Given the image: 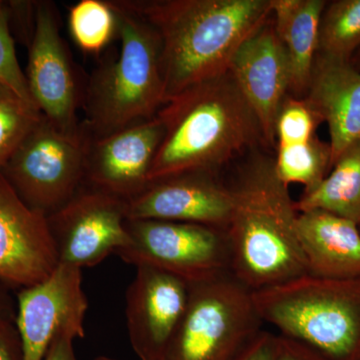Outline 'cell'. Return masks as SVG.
Returning <instances> with one entry per match:
<instances>
[{
    "label": "cell",
    "instance_id": "obj_1",
    "mask_svg": "<svg viewBox=\"0 0 360 360\" xmlns=\"http://www.w3.org/2000/svg\"><path fill=\"white\" fill-rule=\"evenodd\" d=\"M155 28L168 98L229 72L238 47L271 15L270 0H122Z\"/></svg>",
    "mask_w": 360,
    "mask_h": 360
},
{
    "label": "cell",
    "instance_id": "obj_2",
    "mask_svg": "<svg viewBox=\"0 0 360 360\" xmlns=\"http://www.w3.org/2000/svg\"><path fill=\"white\" fill-rule=\"evenodd\" d=\"M163 134L149 184L175 175L220 169L264 142L257 116L227 72L170 97L158 111Z\"/></svg>",
    "mask_w": 360,
    "mask_h": 360
},
{
    "label": "cell",
    "instance_id": "obj_3",
    "mask_svg": "<svg viewBox=\"0 0 360 360\" xmlns=\"http://www.w3.org/2000/svg\"><path fill=\"white\" fill-rule=\"evenodd\" d=\"M227 186L232 206L224 232L231 274L251 291L307 274L298 212L274 158L255 155Z\"/></svg>",
    "mask_w": 360,
    "mask_h": 360
},
{
    "label": "cell",
    "instance_id": "obj_4",
    "mask_svg": "<svg viewBox=\"0 0 360 360\" xmlns=\"http://www.w3.org/2000/svg\"><path fill=\"white\" fill-rule=\"evenodd\" d=\"M108 2L115 11L120 49L101 61L86 80L82 129L89 139L151 120L165 103L158 32L122 0Z\"/></svg>",
    "mask_w": 360,
    "mask_h": 360
},
{
    "label": "cell",
    "instance_id": "obj_5",
    "mask_svg": "<svg viewBox=\"0 0 360 360\" xmlns=\"http://www.w3.org/2000/svg\"><path fill=\"white\" fill-rule=\"evenodd\" d=\"M262 322L328 360H360V278L303 274L252 291Z\"/></svg>",
    "mask_w": 360,
    "mask_h": 360
},
{
    "label": "cell",
    "instance_id": "obj_6",
    "mask_svg": "<svg viewBox=\"0 0 360 360\" xmlns=\"http://www.w3.org/2000/svg\"><path fill=\"white\" fill-rule=\"evenodd\" d=\"M262 326L252 291L231 271L189 283L186 311L161 360H231Z\"/></svg>",
    "mask_w": 360,
    "mask_h": 360
},
{
    "label": "cell",
    "instance_id": "obj_7",
    "mask_svg": "<svg viewBox=\"0 0 360 360\" xmlns=\"http://www.w3.org/2000/svg\"><path fill=\"white\" fill-rule=\"evenodd\" d=\"M0 172L28 207L49 217L84 184V142L65 136L42 115Z\"/></svg>",
    "mask_w": 360,
    "mask_h": 360
},
{
    "label": "cell",
    "instance_id": "obj_8",
    "mask_svg": "<svg viewBox=\"0 0 360 360\" xmlns=\"http://www.w3.org/2000/svg\"><path fill=\"white\" fill-rule=\"evenodd\" d=\"M25 77L33 103L52 127L72 141H84L78 110L86 80L61 37L58 11L51 1L35 4Z\"/></svg>",
    "mask_w": 360,
    "mask_h": 360
},
{
    "label": "cell",
    "instance_id": "obj_9",
    "mask_svg": "<svg viewBox=\"0 0 360 360\" xmlns=\"http://www.w3.org/2000/svg\"><path fill=\"white\" fill-rule=\"evenodd\" d=\"M130 243L117 253L127 264L150 266L198 283L231 271L224 231L160 219L127 220Z\"/></svg>",
    "mask_w": 360,
    "mask_h": 360
},
{
    "label": "cell",
    "instance_id": "obj_10",
    "mask_svg": "<svg viewBox=\"0 0 360 360\" xmlns=\"http://www.w3.org/2000/svg\"><path fill=\"white\" fill-rule=\"evenodd\" d=\"M46 219L59 264L96 266L130 243L127 200L89 184Z\"/></svg>",
    "mask_w": 360,
    "mask_h": 360
},
{
    "label": "cell",
    "instance_id": "obj_11",
    "mask_svg": "<svg viewBox=\"0 0 360 360\" xmlns=\"http://www.w3.org/2000/svg\"><path fill=\"white\" fill-rule=\"evenodd\" d=\"M15 300L23 360H44L60 333L84 338L89 300L82 286V269L58 264L44 281L18 290Z\"/></svg>",
    "mask_w": 360,
    "mask_h": 360
},
{
    "label": "cell",
    "instance_id": "obj_12",
    "mask_svg": "<svg viewBox=\"0 0 360 360\" xmlns=\"http://www.w3.org/2000/svg\"><path fill=\"white\" fill-rule=\"evenodd\" d=\"M125 295V319L139 360H161L188 302L189 283L169 272L135 267Z\"/></svg>",
    "mask_w": 360,
    "mask_h": 360
},
{
    "label": "cell",
    "instance_id": "obj_13",
    "mask_svg": "<svg viewBox=\"0 0 360 360\" xmlns=\"http://www.w3.org/2000/svg\"><path fill=\"white\" fill-rule=\"evenodd\" d=\"M162 134L155 116L105 136H84V184L127 201L139 195L148 186Z\"/></svg>",
    "mask_w": 360,
    "mask_h": 360
},
{
    "label": "cell",
    "instance_id": "obj_14",
    "mask_svg": "<svg viewBox=\"0 0 360 360\" xmlns=\"http://www.w3.org/2000/svg\"><path fill=\"white\" fill-rule=\"evenodd\" d=\"M58 264L46 217L28 207L0 172V283L22 290Z\"/></svg>",
    "mask_w": 360,
    "mask_h": 360
},
{
    "label": "cell",
    "instance_id": "obj_15",
    "mask_svg": "<svg viewBox=\"0 0 360 360\" xmlns=\"http://www.w3.org/2000/svg\"><path fill=\"white\" fill-rule=\"evenodd\" d=\"M231 206L229 187L217 174L193 172L148 184L127 201V217L188 222L224 231Z\"/></svg>",
    "mask_w": 360,
    "mask_h": 360
},
{
    "label": "cell",
    "instance_id": "obj_16",
    "mask_svg": "<svg viewBox=\"0 0 360 360\" xmlns=\"http://www.w3.org/2000/svg\"><path fill=\"white\" fill-rule=\"evenodd\" d=\"M229 72L257 116L265 143H276L277 115L290 96V68L274 22L267 20L234 53Z\"/></svg>",
    "mask_w": 360,
    "mask_h": 360
},
{
    "label": "cell",
    "instance_id": "obj_17",
    "mask_svg": "<svg viewBox=\"0 0 360 360\" xmlns=\"http://www.w3.org/2000/svg\"><path fill=\"white\" fill-rule=\"evenodd\" d=\"M304 98L328 123L333 167L360 141V72L349 61L316 54Z\"/></svg>",
    "mask_w": 360,
    "mask_h": 360
},
{
    "label": "cell",
    "instance_id": "obj_18",
    "mask_svg": "<svg viewBox=\"0 0 360 360\" xmlns=\"http://www.w3.org/2000/svg\"><path fill=\"white\" fill-rule=\"evenodd\" d=\"M297 231L307 274L328 279L360 278L359 224L323 210L298 212Z\"/></svg>",
    "mask_w": 360,
    "mask_h": 360
},
{
    "label": "cell",
    "instance_id": "obj_19",
    "mask_svg": "<svg viewBox=\"0 0 360 360\" xmlns=\"http://www.w3.org/2000/svg\"><path fill=\"white\" fill-rule=\"evenodd\" d=\"M297 212L323 210L360 226V141L338 158L316 188L296 201Z\"/></svg>",
    "mask_w": 360,
    "mask_h": 360
},
{
    "label": "cell",
    "instance_id": "obj_20",
    "mask_svg": "<svg viewBox=\"0 0 360 360\" xmlns=\"http://www.w3.org/2000/svg\"><path fill=\"white\" fill-rule=\"evenodd\" d=\"M326 0H303L302 7L278 37L290 68V96L304 98L319 51V21Z\"/></svg>",
    "mask_w": 360,
    "mask_h": 360
},
{
    "label": "cell",
    "instance_id": "obj_21",
    "mask_svg": "<svg viewBox=\"0 0 360 360\" xmlns=\"http://www.w3.org/2000/svg\"><path fill=\"white\" fill-rule=\"evenodd\" d=\"M274 167L285 186L302 184L303 193H309L323 181L333 168L330 144L315 135L302 143L278 146Z\"/></svg>",
    "mask_w": 360,
    "mask_h": 360
},
{
    "label": "cell",
    "instance_id": "obj_22",
    "mask_svg": "<svg viewBox=\"0 0 360 360\" xmlns=\"http://www.w3.org/2000/svg\"><path fill=\"white\" fill-rule=\"evenodd\" d=\"M360 49V0L326 2L319 30L317 54L350 61Z\"/></svg>",
    "mask_w": 360,
    "mask_h": 360
},
{
    "label": "cell",
    "instance_id": "obj_23",
    "mask_svg": "<svg viewBox=\"0 0 360 360\" xmlns=\"http://www.w3.org/2000/svg\"><path fill=\"white\" fill-rule=\"evenodd\" d=\"M68 23L73 39L85 53L103 51L117 28L108 0H80L71 7Z\"/></svg>",
    "mask_w": 360,
    "mask_h": 360
},
{
    "label": "cell",
    "instance_id": "obj_24",
    "mask_svg": "<svg viewBox=\"0 0 360 360\" xmlns=\"http://www.w3.org/2000/svg\"><path fill=\"white\" fill-rule=\"evenodd\" d=\"M41 116L34 105L0 86V172Z\"/></svg>",
    "mask_w": 360,
    "mask_h": 360
},
{
    "label": "cell",
    "instance_id": "obj_25",
    "mask_svg": "<svg viewBox=\"0 0 360 360\" xmlns=\"http://www.w3.org/2000/svg\"><path fill=\"white\" fill-rule=\"evenodd\" d=\"M323 120L307 99L288 96L277 115L276 141L278 146L307 141L316 135L315 132Z\"/></svg>",
    "mask_w": 360,
    "mask_h": 360
},
{
    "label": "cell",
    "instance_id": "obj_26",
    "mask_svg": "<svg viewBox=\"0 0 360 360\" xmlns=\"http://www.w3.org/2000/svg\"><path fill=\"white\" fill-rule=\"evenodd\" d=\"M0 86L11 90L26 103L35 106L25 73L21 70L16 56L8 1L2 0H0Z\"/></svg>",
    "mask_w": 360,
    "mask_h": 360
},
{
    "label": "cell",
    "instance_id": "obj_27",
    "mask_svg": "<svg viewBox=\"0 0 360 360\" xmlns=\"http://www.w3.org/2000/svg\"><path fill=\"white\" fill-rule=\"evenodd\" d=\"M278 335L262 329L231 360H276Z\"/></svg>",
    "mask_w": 360,
    "mask_h": 360
},
{
    "label": "cell",
    "instance_id": "obj_28",
    "mask_svg": "<svg viewBox=\"0 0 360 360\" xmlns=\"http://www.w3.org/2000/svg\"><path fill=\"white\" fill-rule=\"evenodd\" d=\"M77 340L70 333H60L47 350L44 360H79L75 349V340ZM90 360H118L108 355H99Z\"/></svg>",
    "mask_w": 360,
    "mask_h": 360
},
{
    "label": "cell",
    "instance_id": "obj_29",
    "mask_svg": "<svg viewBox=\"0 0 360 360\" xmlns=\"http://www.w3.org/2000/svg\"><path fill=\"white\" fill-rule=\"evenodd\" d=\"M276 360H328L311 348L278 335Z\"/></svg>",
    "mask_w": 360,
    "mask_h": 360
},
{
    "label": "cell",
    "instance_id": "obj_30",
    "mask_svg": "<svg viewBox=\"0 0 360 360\" xmlns=\"http://www.w3.org/2000/svg\"><path fill=\"white\" fill-rule=\"evenodd\" d=\"M0 360H23L22 347L15 322L0 328Z\"/></svg>",
    "mask_w": 360,
    "mask_h": 360
},
{
    "label": "cell",
    "instance_id": "obj_31",
    "mask_svg": "<svg viewBox=\"0 0 360 360\" xmlns=\"http://www.w3.org/2000/svg\"><path fill=\"white\" fill-rule=\"evenodd\" d=\"M303 0H270V9L274 15L277 34L283 32L302 7Z\"/></svg>",
    "mask_w": 360,
    "mask_h": 360
},
{
    "label": "cell",
    "instance_id": "obj_32",
    "mask_svg": "<svg viewBox=\"0 0 360 360\" xmlns=\"http://www.w3.org/2000/svg\"><path fill=\"white\" fill-rule=\"evenodd\" d=\"M11 291L4 284L0 283V328L15 322L16 300Z\"/></svg>",
    "mask_w": 360,
    "mask_h": 360
},
{
    "label": "cell",
    "instance_id": "obj_33",
    "mask_svg": "<svg viewBox=\"0 0 360 360\" xmlns=\"http://www.w3.org/2000/svg\"><path fill=\"white\" fill-rule=\"evenodd\" d=\"M350 65L354 66L355 70H359L360 72V49L355 52L354 56L350 59Z\"/></svg>",
    "mask_w": 360,
    "mask_h": 360
},
{
    "label": "cell",
    "instance_id": "obj_34",
    "mask_svg": "<svg viewBox=\"0 0 360 360\" xmlns=\"http://www.w3.org/2000/svg\"><path fill=\"white\" fill-rule=\"evenodd\" d=\"M360 227V226H359Z\"/></svg>",
    "mask_w": 360,
    "mask_h": 360
}]
</instances>
